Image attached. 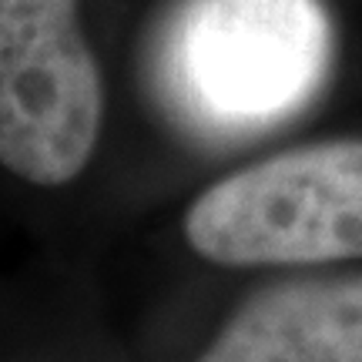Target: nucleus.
I'll return each mask as SVG.
<instances>
[{"label": "nucleus", "mask_w": 362, "mask_h": 362, "mask_svg": "<svg viewBox=\"0 0 362 362\" xmlns=\"http://www.w3.org/2000/svg\"><path fill=\"white\" fill-rule=\"evenodd\" d=\"M332 54L322 0H181L161 37V81L194 128L255 134L315 98Z\"/></svg>", "instance_id": "f257e3e1"}, {"label": "nucleus", "mask_w": 362, "mask_h": 362, "mask_svg": "<svg viewBox=\"0 0 362 362\" xmlns=\"http://www.w3.org/2000/svg\"><path fill=\"white\" fill-rule=\"evenodd\" d=\"M185 242L225 269L362 259V138L302 144L225 175L194 198Z\"/></svg>", "instance_id": "f03ea898"}, {"label": "nucleus", "mask_w": 362, "mask_h": 362, "mask_svg": "<svg viewBox=\"0 0 362 362\" xmlns=\"http://www.w3.org/2000/svg\"><path fill=\"white\" fill-rule=\"evenodd\" d=\"M104 121L78 0H0V165L61 188L90 165Z\"/></svg>", "instance_id": "7ed1b4c3"}, {"label": "nucleus", "mask_w": 362, "mask_h": 362, "mask_svg": "<svg viewBox=\"0 0 362 362\" xmlns=\"http://www.w3.org/2000/svg\"><path fill=\"white\" fill-rule=\"evenodd\" d=\"M194 362H362V275L265 288Z\"/></svg>", "instance_id": "20e7f679"}]
</instances>
